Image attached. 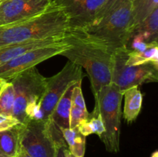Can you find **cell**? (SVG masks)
<instances>
[{
  "label": "cell",
  "instance_id": "cell-1",
  "mask_svg": "<svg viewBox=\"0 0 158 157\" xmlns=\"http://www.w3.org/2000/svg\"><path fill=\"white\" fill-rule=\"evenodd\" d=\"M63 40L69 44V47L61 55L84 68L95 96L102 87L111 83L114 53L105 46L88 38L81 31L68 29Z\"/></svg>",
  "mask_w": 158,
  "mask_h": 157
},
{
  "label": "cell",
  "instance_id": "cell-2",
  "mask_svg": "<svg viewBox=\"0 0 158 157\" xmlns=\"http://www.w3.org/2000/svg\"><path fill=\"white\" fill-rule=\"evenodd\" d=\"M68 29L67 14L52 0L49 7L39 15L0 27V48L21 42L64 37Z\"/></svg>",
  "mask_w": 158,
  "mask_h": 157
},
{
  "label": "cell",
  "instance_id": "cell-3",
  "mask_svg": "<svg viewBox=\"0 0 158 157\" xmlns=\"http://www.w3.org/2000/svg\"><path fill=\"white\" fill-rule=\"evenodd\" d=\"M134 29L132 1L125 0L101 19L79 31L114 53L127 47Z\"/></svg>",
  "mask_w": 158,
  "mask_h": 157
},
{
  "label": "cell",
  "instance_id": "cell-4",
  "mask_svg": "<svg viewBox=\"0 0 158 157\" xmlns=\"http://www.w3.org/2000/svg\"><path fill=\"white\" fill-rule=\"evenodd\" d=\"M94 98V111L100 114L105 128V132L100 139L108 152H118L123 94L115 84L110 83L102 87Z\"/></svg>",
  "mask_w": 158,
  "mask_h": 157
},
{
  "label": "cell",
  "instance_id": "cell-5",
  "mask_svg": "<svg viewBox=\"0 0 158 157\" xmlns=\"http://www.w3.org/2000/svg\"><path fill=\"white\" fill-rule=\"evenodd\" d=\"M9 82L13 86L15 93L12 116L21 124H26V112L40 106V101L46 91V78L35 66L21 72Z\"/></svg>",
  "mask_w": 158,
  "mask_h": 157
},
{
  "label": "cell",
  "instance_id": "cell-6",
  "mask_svg": "<svg viewBox=\"0 0 158 157\" xmlns=\"http://www.w3.org/2000/svg\"><path fill=\"white\" fill-rule=\"evenodd\" d=\"M129 51L127 47H123L113 54L110 83L115 84L123 94L133 86L158 82V64L149 62L140 66H127L125 62Z\"/></svg>",
  "mask_w": 158,
  "mask_h": 157
},
{
  "label": "cell",
  "instance_id": "cell-7",
  "mask_svg": "<svg viewBox=\"0 0 158 157\" xmlns=\"http://www.w3.org/2000/svg\"><path fill=\"white\" fill-rule=\"evenodd\" d=\"M20 145L32 157H56V146L51 119H30L22 124Z\"/></svg>",
  "mask_w": 158,
  "mask_h": 157
},
{
  "label": "cell",
  "instance_id": "cell-8",
  "mask_svg": "<svg viewBox=\"0 0 158 157\" xmlns=\"http://www.w3.org/2000/svg\"><path fill=\"white\" fill-rule=\"evenodd\" d=\"M82 67L68 61L61 71L53 76L46 78V91L40 101L43 119L50 118L57 103L71 85L82 81Z\"/></svg>",
  "mask_w": 158,
  "mask_h": 157
},
{
  "label": "cell",
  "instance_id": "cell-9",
  "mask_svg": "<svg viewBox=\"0 0 158 157\" xmlns=\"http://www.w3.org/2000/svg\"><path fill=\"white\" fill-rule=\"evenodd\" d=\"M69 44L63 42L58 44L39 48L23 54L0 66V78L9 82L25 70L35 67L39 63L56 55H61L68 49Z\"/></svg>",
  "mask_w": 158,
  "mask_h": 157
},
{
  "label": "cell",
  "instance_id": "cell-10",
  "mask_svg": "<svg viewBox=\"0 0 158 157\" xmlns=\"http://www.w3.org/2000/svg\"><path fill=\"white\" fill-rule=\"evenodd\" d=\"M52 0H2L0 27L15 24L44 12Z\"/></svg>",
  "mask_w": 158,
  "mask_h": 157
},
{
  "label": "cell",
  "instance_id": "cell-11",
  "mask_svg": "<svg viewBox=\"0 0 158 157\" xmlns=\"http://www.w3.org/2000/svg\"><path fill=\"white\" fill-rule=\"evenodd\" d=\"M106 0H83L68 14L69 29L83 30L94 24Z\"/></svg>",
  "mask_w": 158,
  "mask_h": 157
},
{
  "label": "cell",
  "instance_id": "cell-12",
  "mask_svg": "<svg viewBox=\"0 0 158 157\" xmlns=\"http://www.w3.org/2000/svg\"><path fill=\"white\" fill-rule=\"evenodd\" d=\"M64 42L63 37H52L41 40H30L0 48V66L29 51Z\"/></svg>",
  "mask_w": 158,
  "mask_h": 157
},
{
  "label": "cell",
  "instance_id": "cell-13",
  "mask_svg": "<svg viewBox=\"0 0 158 157\" xmlns=\"http://www.w3.org/2000/svg\"><path fill=\"white\" fill-rule=\"evenodd\" d=\"M78 83L71 85L66 89V92L57 103L51 115V120L57 127L63 128V129L69 128V115H70V109L72 106L73 89Z\"/></svg>",
  "mask_w": 158,
  "mask_h": 157
},
{
  "label": "cell",
  "instance_id": "cell-14",
  "mask_svg": "<svg viewBox=\"0 0 158 157\" xmlns=\"http://www.w3.org/2000/svg\"><path fill=\"white\" fill-rule=\"evenodd\" d=\"M22 124L0 132V154L6 157H15L21 149L20 132Z\"/></svg>",
  "mask_w": 158,
  "mask_h": 157
},
{
  "label": "cell",
  "instance_id": "cell-15",
  "mask_svg": "<svg viewBox=\"0 0 158 157\" xmlns=\"http://www.w3.org/2000/svg\"><path fill=\"white\" fill-rule=\"evenodd\" d=\"M123 98V117L128 123H131L135 121L141 110L143 95L139 89V86H133L125 91Z\"/></svg>",
  "mask_w": 158,
  "mask_h": 157
},
{
  "label": "cell",
  "instance_id": "cell-16",
  "mask_svg": "<svg viewBox=\"0 0 158 157\" xmlns=\"http://www.w3.org/2000/svg\"><path fill=\"white\" fill-rule=\"evenodd\" d=\"M68 146L69 152L77 157H83L86 150V136L82 135L77 127L60 128Z\"/></svg>",
  "mask_w": 158,
  "mask_h": 157
},
{
  "label": "cell",
  "instance_id": "cell-17",
  "mask_svg": "<svg viewBox=\"0 0 158 157\" xmlns=\"http://www.w3.org/2000/svg\"><path fill=\"white\" fill-rule=\"evenodd\" d=\"M134 33H141L147 42H157L158 8L153 11L141 22L135 26L132 35Z\"/></svg>",
  "mask_w": 158,
  "mask_h": 157
},
{
  "label": "cell",
  "instance_id": "cell-18",
  "mask_svg": "<svg viewBox=\"0 0 158 157\" xmlns=\"http://www.w3.org/2000/svg\"><path fill=\"white\" fill-rule=\"evenodd\" d=\"M158 64V43L153 45L143 52L130 50L126 60L127 66H140L146 63Z\"/></svg>",
  "mask_w": 158,
  "mask_h": 157
},
{
  "label": "cell",
  "instance_id": "cell-19",
  "mask_svg": "<svg viewBox=\"0 0 158 157\" xmlns=\"http://www.w3.org/2000/svg\"><path fill=\"white\" fill-rule=\"evenodd\" d=\"M77 129L82 135L86 137L91 134H97L100 138L105 132V128L100 115L94 110L89 113V116L86 119L83 120L78 125Z\"/></svg>",
  "mask_w": 158,
  "mask_h": 157
},
{
  "label": "cell",
  "instance_id": "cell-20",
  "mask_svg": "<svg viewBox=\"0 0 158 157\" xmlns=\"http://www.w3.org/2000/svg\"><path fill=\"white\" fill-rule=\"evenodd\" d=\"M134 28L158 8V0H131Z\"/></svg>",
  "mask_w": 158,
  "mask_h": 157
},
{
  "label": "cell",
  "instance_id": "cell-21",
  "mask_svg": "<svg viewBox=\"0 0 158 157\" xmlns=\"http://www.w3.org/2000/svg\"><path fill=\"white\" fill-rule=\"evenodd\" d=\"M15 93L10 82H7L0 92V114L12 116Z\"/></svg>",
  "mask_w": 158,
  "mask_h": 157
},
{
  "label": "cell",
  "instance_id": "cell-22",
  "mask_svg": "<svg viewBox=\"0 0 158 157\" xmlns=\"http://www.w3.org/2000/svg\"><path fill=\"white\" fill-rule=\"evenodd\" d=\"M89 113L87 109H83L72 105L69 115V128L77 127L81 122L88 118Z\"/></svg>",
  "mask_w": 158,
  "mask_h": 157
},
{
  "label": "cell",
  "instance_id": "cell-23",
  "mask_svg": "<svg viewBox=\"0 0 158 157\" xmlns=\"http://www.w3.org/2000/svg\"><path fill=\"white\" fill-rule=\"evenodd\" d=\"M125 0H106V3L103 6V7L102 8V9L100 10V13L97 15V18H96V21L94 22V23L96 22L99 21L100 19H101L102 18L105 16V15H107L109 12H110L111 11L114 9H115L117 6L120 4V3L123 2Z\"/></svg>",
  "mask_w": 158,
  "mask_h": 157
},
{
  "label": "cell",
  "instance_id": "cell-24",
  "mask_svg": "<svg viewBox=\"0 0 158 157\" xmlns=\"http://www.w3.org/2000/svg\"><path fill=\"white\" fill-rule=\"evenodd\" d=\"M57 6L64 9L66 13L69 14L81 3L83 0H53Z\"/></svg>",
  "mask_w": 158,
  "mask_h": 157
},
{
  "label": "cell",
  "instance_id": "cell-25",
  "mask_svg": "<svg viewBox=\"0 0 158 157\" xmlns=\"http://www.w3.org/2000/svg\"><path fill=\"white\" fill-rule=\"evenodd\" d=\"M19 122L13 116L0 114V132L12 128V126L19 124Z\"/></svg>",
  "mask_w": 158,
  "mask_h": 157
},
{
  "label": "cell",
  "instance_id": "cell-26",
  "mask_svg": "<svg viewBox=\"0 0 158 157\" xmlns=\"http://www.w3.org/2000/svg\"><path fill=\"white\" fill-rule=\"evenodd\" d=\"M66 148H68V146L66 143L57 145L56 152V157H65L64 150Z\"/></svg>",
  "mask_w": 158,
  "mask_h": 157
},
{
  "label": "cell",
  "instance_id": "cell-27",
  "mask_svg": "<svg viewBox=\"0 0 158 157\" xmlns=\"http://www.w3.org/2000/svg\"><path fill=\"white\" fill-rule=\"evenodd\" d=\"M15 157H32V156H31V155H29V154H28L27 152H26V151H25L24 149L21 147V149H20V150L19 151L18 154H17L16 156Z\"/></svg>",
  "mask_w": 158,
  "mask_h": 157
},
{
  "label": "cell",
  "instance_id": "cell-28",
  "mask_svg": "<svg viewBox=\"0 0 158 157\" xmlns=\"http://www.w3.org/2000/svg\"><path fill=\"white\" fill-rule=\"evenodd\" d=\"M64 154H65V157H77L76 156V155H74L73 154L71 153V152H69V149H68V148H66V149L64 150Z\"/></svg>",
  "mask_w": 158,
  "mask_h": 157
},
{
  "label": "cell",
  "instance_id": "cell-29",
  "mask_svg": "<svg viewBox=\"0 0 158 157\" xmlns=\"http://www.w3.org/2000/svg\"><path fill=\"white\" fill-rule=\"evenodd\" d=\"M6 83H7V81H6V79L0 78V92H1V90L2 89V88L4 87L5 85L6 84Z\"/></svg>",
  "mask_w": 158,
  "mask_h": 157
},
{
  "label": "cell",
  "instance_id": "cell-30",
  "mask_svg": "<svg viewBox=\"0 0 158 157\" xmlns=\"http://www.w3.org/2000/svg\"><path fill=\"white\" fill-rule=\"evenodd\" d=\"M151 157H158V152L157 150L154 151V152L152 153V155H151Z\"/></svg>",
  "mask_w": 158,
  "mask_h": 157
},
{
  "label": "cell",
  "instance_id": "cell-31",
  "mask_svg": "<svg viewBox=\"0 0 158 157\" xmlns=\"http://www.w3.org/2000/svg\"><path fill=\"white\" fill-rule=\"evenodd\" d=\"M0 157H6V156H5V155H2V154H0Z\"/></svg>",
  "mask_w": 158,
  "mask_h": 157
},
{
  "label": "cell",
  "instance_id": "cell-32",
  "mask_svg": "<svg viewBox=\"0 0 158 157\" xmlns=\"http://www.w3.org/2000/svg\"><path fill=\"white\" fill-rule=\"evenodd\" d=\"M2 1V0H0V2H1Z\"/></svg>",
  "mask_w": 158,
  "mask_h": 157
}]
</instances>
